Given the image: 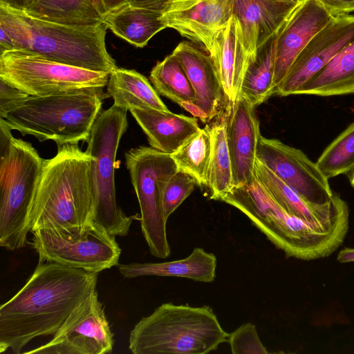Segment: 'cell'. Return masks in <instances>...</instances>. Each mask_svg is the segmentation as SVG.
<instances>
[{
	"instance_id": "cell-1",
	"label": "cell",
	"mask_w": 354,
	"mask_h": 354,
	"mask_svg": "<svg viewBox=\"0 0 354 354\" xmlns=\"http://www.w3.org/2000/svg\"><path fill=\"white\" fill-rule=\"evenodd\" d=\"M98 274L39 261L26 284L0 307V353H21L31 340L53 335L94 290Z\"/></svg>"
},
{
	"instance_id": "cell-2",
	"label": "cell",
	"mask_w": 354,
	"mask_h": 354,
	"mask_svg": "<svg viewBox=\"0 0 354 354\" xmlns=\"http://www.w3.org/2000/svg\"><path fill=\"white\" fill-rule=\"evenodd\" d=\"M91 162L78 143L57 145V154L44 160L28 215L29 232L46 228L69 239L82 235L93 222Z\"/></svg>"
},
{
	"instance_id": "cell-3",
	"label": "cell",
	"mask_w": 354,
	"mask_h": 354,
	"mask_svg": "<svg viewBox=\"0 0 354 354\" xmlns=\"http://www.w3.org/2000/svg\"><path fill=\"white\" fill-rule=\"evenodd\" d=\"M228 335L210 306L168 302L134 326L129 348L134 354H205Z\"/></svg>"
},
{
	"instance_id": "cell-4",
	"label": "cell",
	"mask_w": 354,
	"mask_h": 354,
	"mask_svg": "<svg viewBox=\"0 0 354 354\" xmlns=\"http://www.w3.org/2000/svg\"><path fill=\"white\" fill-rule=\"evenodd\" d=\"M104 94L71 93L17 100L0 118L11 129L57 145L86 142L100 113Z\"/></svg>"
},
{
	"instance_id": "cell-5",
	"label": "cell",
	"mask_w": 354,
	"mask_h": 354,
	"mask_svg": "<svg viewBox=\"0 0 354 354\" xmlns=\"http://www.w3.org/2000/svg\"><path fill=\"white\" fill-rule=\"evenodd\" d=\"M11 130L0 118V245L14 251L28 243L26 222L44 159Z\"/></svg>"
},
{
	"instance_id": "cell-6",
	"label": "cell",
	"mask_w": 354,
	"mask_h": 354,
	"mask_svg": "<svg viewBox=\"0 0 354 354\" xmlns=\"http://www.w3.org/2000/svg\"><path fill=\"white\" fill-rule=\"evenodd\" d=\"M127 113L113 104L100 113L86 141V151L91 158L93 222L115 237L126 236L133 220H140V216H127L116 202L115 162L120 139L128 127Z\"/></svg>"
},
{
	"instance_id": "cell-7",
	"label": "cell",
	"mask_w": 354,
	"mask_h": 354,
	"mask_svg": "<svg viewBox=\"0 0 354 354\" xmlns=\"http://www.w3.org/2000/svg\"><path fill=\"white\" fill-rule=\"evenodd\" d=\"M19 12V11H18ZM28 28L27 50L56 62L111 73L118 68L108 53L103 23L73 26L47 21L19 12Z\"/></svg>"
},
{
	"instance_id": "cell-8",
	"label": "cell",
	"mask_w": 354,
	"mask_h": 354,
	"mask_svg": "<svg viewBox=\"0 0 354 354\" xmlns=\"http://www.w3.org/2000/svg\"><path fill=\"white\" fill-rule=\"evenodd\" d=\"M109 75L51 61L29 51L0 53V79L29 95L80 92L104 94Z\"/></svg>"
},
{
	"instance_id": "cell-9",
	"label": "cell",
	"mask_w": 354,
	"mask_h": 354,
	"mask_svg": "<svg viewBox=\"0 0 354 354\" xmlns=\"http://www.w3.org/2000/svg\"><path fill=\"white\" fill-rule=\"evenodd\" d=\"M126 166L140 209V225L150 253L159 259L171 253L162 192L167 181L177 171L171 156L151 147L132 148L125 153Z\"/></svg>"
},
{
	"instance_id": "cell-10",
	"label": "cell",
	"mask_w": 354,
	"mask_h": 354,
	"mask_svg": "<svg viewBox=\"0 0 354 354\" xmlns=\"http://www.w3.org/2000/svg\"><path fill=\"white\" fill-rule=\"evenodd\" d=\"M31 233L30 243L37 252L39 261L97 273L118 265L121 249L115 236L93 222L77 238H66L46 228Z\"/></svg>"
},
{
	"instance_id": "cell-11",
	"label": "cell",
	"mask_w": 354,
	"mask_h": 354,
	"mask_svg": "<svg viewBox=\"0 0 354 354\" xmlns=\"http://www.w3.org/2000/svg\"><path fill=\"white\" fill-rule=\"evenodd\" d=\"M113 333L95 290L66 319L52 339L24 353L104 354L113 347Z\"/></svg>"
},
{
	"instance_id": "cell-12",
	"label": "cell",
	"mask_w": 354,
	"mask_h": 354,
	"mask_svg": "<svg viewBox=\"0 0 354 354\" xmlns=\"http://www.w3.org/2000/svg\"><path fill=\"white\" fill-rule=\"evenodd\" d=\"M257 158L308 203H330L334 192L328 179L301 150L261 136Z\"/></svg>"
},
{
	"instance_id": "cell-13",
	"label": "cell",
	"mask_w": 354,
	"mask_h": 354,
	"mask_svg": "<svg viewBox=\"0 0 354 354\" xmlns=\"http://www.w3.org/2000/svg\"><path fill=\"white\" fill-rule=\"evenodd\" d=\"M353 40L354 15L333 17L299 54L274 95H297L307 81Z\"/></svg>"
},
{
	"instance_id": "cell-14",
	"label": "cell",
	"mask_w": 354,
	"mask_h": 354,
	"mask_svg": "<svg viewBox=\"0 0 354 354\" xmlns=\"http://www.w3.org/2000/svg\"><path fill=\"white\" fill-rule=\"evenodd\" d=\"M233 0H176L162 14L167 28L210 52L218 33L232 17Z\"/></svg>"
},
{
	"instance_id": "cell-15",
	"label": "cell",
	"mask_w": 354,
	"mask_h": 354,
	"mask_svg": "<svg viewBox=\"0 0 354 354\" xmlns=\"http://www.w3.org/2000/svg\"><path fill=\"white\" fill-rule=\"evenodd\" d=\"M333 18V16L317 0H305L295 8L277 33L274 77L275 91L299 54Z\"/></svg>"
},
{
	"instance_id": "cell-16",
	"label": "cell",
	"mask_w": 354,
	"mask_h": 354,
	"mask_svg": "<svg viewBox=\"0 0 354 354\" xmlns=\"http://www.w3.org/2000/svg\"><path fill=\"white\" fill-rule=\"evenodd\" d=\"M227 119V142L230 155L233 187L251 182L255 177L259 121L254 106L239 94L230 104Z\"/></svg>"
},
{
	"instance_id": "cell-17",
	"label": "cell",
	"mask_w": 354,
	"mask_h": 354,
	"mask_svg": "<svg viewBox=\"0 0 354 354\" xmlns=\"http://www.w3.org/2000/svg\"><path fill=\"white\" fill-rule=\"evenodd\" d=\"M172 53L183 65L195 93L192 115L208 122L218 113L224 95L221 79L210 54L189 41H182Z\"/></svg>"
},
{
	"instance_id": "cell-18",
	"label": "cell",
	"mask_w": 354,
	"mask_h": 354,
	"mask_svg": "<svg viewBox=\"0 0 354 354\" xmlns=\"http://www.w3.org/2000/svg\"><path fill=\"white\" fill-rule=\"evenodd\" d=\"M298 5L277 0H233L237 33L250 57L279 30Z\"/></svg>"
},
{
	"instance_id": "cell-19",
	"label": "cell",
	"mask_w": 354,
	"mask_h": 354,
	"mask_svg": "<svg viewBox=\"0 0 354 354\" xmlns=\"http://www.w3.org/2000/svg\"><path fill=\"white\" fill-rule=\"evenodd\" d=\"M147 137L150 146L171 155L201 128L196 118L152 108L129 110Z\"/></svg>"
},
{
	"instance_id": "cell-20",
	"label": "cell",
	"mask_w": 354,
	"mask_h": 354,
	"mask_svg": "<svg viewBox=\"0 0 354 354\" xmlns=\"http://www.w3.org/2000/svg\"><path fill=\"white\" fill-rule=\"evenodd\" d=\"M225 97L232 104L240 93L250 55L239 39L233 17L215 37L210 52Z\"/></svg>"
},
{
	"instance_id": "cell-21",
	"label": "cell",
	"mask_w": 354,
	"mask_h": 354,
	"mask_svg": "<svg viewBox=\"0 0 354 354\" xmlns=\"http://www.w3.org/2000/svg\"><path fill=\"white\" fill-rule=\"evenodd\" d=\"M216 257L201 248H194L185 259L161 263L118 264L120 273L131 279L146 276L177 277L211 283L216 277Z\"/></svg>"
},
{
	"instance_id": "cell-22",
	"label": "cell",
	"mask_w": 354,
	"mask_h": 354,
	"mask_svg": "<svg viewBox=\"0 0 354 354\" xmlns=\"http://www.w3.org/2000/svg\"><path fill=\"white\" fill-rule=\"evenodd\" d=\"M255 176L261 184L289 214L310 222L320 223L333 216L346 203L337 194H333L330 203L313 205L302 198L271 170L256 160Z\"/></svg>"
},
{
	"instance_id": "cell-23",
	"label": "cell",
	"mask_w": 354,
	"mask_h": 354,
	"mask_svg": "<svg viewBox=\"0 0 354 354\" xmlns=\"http://www.w3.org/2000/svg\"><path fill=\"white\" fill-rule=\"evenodd\" d=\"M162 14L125 4L106 13L102 23L116 36L139 48L167 28Z\"/></svg>"
},
{
	"instance_id": "cell-24",
	"label": "cell",
	"mask_w": 354,
	"mask_h": 354,
	"mask_svg": "<svg viewBox=\"0 0 354 354\" xmlns=\"http://www.w3.org/2000/svg\"><path fill=\"white\" fill-rule=\"evenodd\" d=\"M106 91L113 105L126 111L133 108L169 111L149 80L134 70L116 68L109 75Z\"/></svg>"
},
{
	"instance_id": "cell-25",
	"label": "cell",
	"mask_w": 354,
	"mask_h": 354,
	"mask_svg": "<svg viewBox=\"0 0 354 354\" xmlns=\"http://www.w3.org/2000/svg\"><path fill=\"white\" fill-rule=\"evenodd\" d=\"M354 93V40L307 81L297 95L328 97Z\"/></svg>"
},
{
	"instance_id": "cell-26",
	"label": "cell",
	"mask_w": 354,
	"mask_h": 354,
	"mask_svg": "<svg viewBox=\"0 0 354 354\" xmlns=\"http://www.w3.org/2000/svg\"><path fill=\"white\" fill-rule=\"evenodd\" d=\"M277 33L260 46L249 57L240 93L254 107L275 93L274 82L275 45Z\"/></svg>"
},
{
	"instance_id": "cell-27",
	"label": "cell",
	"mask_w": 354,
	"mask_h": 354,
	"mask_svg": "<svg viewBox=\"0 0 354 354\" xmlns=\"http://www.w3.org/2000/svg\"><path fill=\"white\" fill-rule=\"evenodd\" d=\"M26 15L41 20L73 26L102 23L101 0H36Z\"/></svg>"
},
{
	"instance_id": "cell-28",
	"label": "cell",
	"mask_w": 354,
	"mask_h": 354,
	"mask_svg": "<svg viewBox=\"0 0 354 354\" xmlns=\"http://www.w3.org/2000/svg\"><path fill=\"white\" fill-rule=\"evenodd\" d=\"M149 79L158 94L192 114L196 102L195 93L183 65L173 53L153 66Z\"/></svg>"
},
{
	"instance_id": "cell-29",
	"label": "cell",
	"mask_w": 354,
	"mask_h": 354,
	"mask_svg": "<svg viewBox=\"0 0 354 354\" xmlns=\"http://www.w3.org/2000/svg\"><path fill=\"white\" fill-rule=\"evenodd\" d=\"M227 114L209 127L211 153L207 187L209 198L217 201L233 187L232 162L227 142Z\"/></svg>"
},
{
	"instance_id": "cell-30",
	"label": "cell",
	"mask_w": 354,
	"mask_h": 354,
	"mask_svg": "<svg viewBox=\"0 0 354 354\" xmlns=\"http://www.w3.org/2000/svg\"><path fill=\"white\" fill-rule=\"evenodd\" d=\"M210 153L211 136L207 126L171 156L178 170L192 177L198 186L207 187Z\"/></svg>"
},
{
	"instance_id": "cell-31",
	"label": "cell",
	"mask_w": 354,
	"mask_h": 354,
	"mask_svg": "<svg viewBox=\"0 0 354 354\" xmlns=\"http://www.w3.org/2000/svg\"><path fill=\"white\" fill-rule=\"evenodd\" d=\"M316 164L328 178L350 173L354 168V121L323 151Z\"/></svg>"
},
{
	"instance_id": "cell-32",
	"label": "cell",
	"mask_w": 354,
	"mask_h": 354,
	"mask_svg": "<svg viewBox=\"0 0 354 354\" xmlns=\"http://www.w3.org/2000/svg\"><path fill=\"white\" fill-rule=\"evenodd\" d=\"M28 33L21 14L0 4V53L26 50Z\"/></svg>"
},
{
	"instance_id": "cell-33",
	"label": "cell",
	"mask_w": 354,
	"mask_h": 354,
	"mask_svg": "<svg viewBox=\"0 0 354 354\" xmlns=\"http://www.w3.org/2000/svg\"><path fill=\"white\" fill-rule=\"evenodd\" d=\"M196 180L189 175L178 170L167 181L162 192V206L166 220L192 193Z\"/></svg>"
},
{
	"instance_id": "cell-34",
	"label": "cell",
	"mask_w": 354,
	"mask_h": 354,
	"mask_svg": "<svg viewBox=\"0 0 354 354\" xmlns=\"http://www.w3.org/2000/svg\"><path fill=\"white\" fill-rule=\"evenodd\" d=\"M229 343L233 354H268V351L258 335L254 324L248 322L229 333Z\"/></svg>"
},
{
	"instance_id": "cell-35",
	"label": "cell",
	"mask_w": 354,
	"mask_h": 354,
	"mask_svg": "<svg viewBox=\"0 0 354 354\" xmlns=\"http://www.w3.org/2000/svg\"><path fill=\"white\" fill-rule=\"evenodd\" d=\"M26 95L0 79V115L6 113L17 100Z\"/></svg>"
},
{
	"instance_id": "cell-36",
	"label": "cell",
	"mask_w": 354,
	"mask_h": 354,
	"mask_svg": "<svg viewBox=\"0 0 354 354\" xmlns=\"http://www.w3.org/2000/svg\"><path fill=\"white\" fill-rule=\"evenodd\" d=\"M333 17L354 11V0H317Z\"/></svg>"
},
{
	"instance_id": "cell-37",
	"label": "cell",
	"mask_w": 354,
	"mask_h": 354,
	"mask_svg": "<svg viewBox=\"0 0 354 354\" xmlns=\"http://www.w3.org/2000/svg\"><path fill=\"white\" fill-rule=\"evenodd\" d=\"M176 0H127V4L144 10L164 14Z\"/></svg>"
},
{
	"instance_id": "cell-38",
	"label": "cell",
	"mask_w": 354,
	"mask_h": 354,
	"mask_svg": "<svg viewBox=\"0 0 354 354\" xmlns=\"http://www.w3.org/2000/svg\"><path fill=\"white\" fill-rule=\"evenodd\" d=\"M36 0H0V4L19 12L27 11Z\"/></svg>"
},
{
	"instance_id": "cell-39",
	"label": "cell",
	"mask_w": 354,
	"mask_h": 354,
	"mask_svg": "<svg viewBox=\"0 0 354 354\" xmlns=\"http://www.w3.org/2000/svg\"><path fill=\"white\" fill-rule=\"evenodd\" d=\"M337 260L343 263L354 262V248H344L338 252Z\"/></svg>"
},
{
	"instance_id": "cell-40",
	"label": "cell",
	"mask_w": 354,
	"mask_h": 354,
	"mask_svg": "<svg viewBox=\"0 0 354 354\" xmlns=\"http://www.w3.org/2000/svg\"><path fill=\"white\" fill-rule=\"evenodd\" d=\"M105 14L127 4V0H101Z\"/></svg>"
},
{
	"instance_id": "cell-41",
	"label": "cell",
	"mask_w": 354,
	"mask_h": 354,
	"mask_svg": "<svg viewBox=\"0 0 354 354\" xmlns=\"http://www.w3.org/2000/svg\"><path fill=\"white\" fill-rule=\"evenodd\" d=\"M277 1L288 2V3H295V4H297L298 5V4L301 3V2H303L305 0H277Z\"/></svg>"
},
{
	"instance_id": "cell-42",
	"label": "cell",
	"mask_w": 354,
	"mask_h": 354,
	"mask_svg": "<svg viewBox=\"0 0 354 354\" xmlns=\"http://www.w3.org/2000/svg\"><path fill=\"white\" fill-rule=\"evenodd\" d=\"M350 183L353 187H354V168L350 172Z\"/></svg>"
}]
</instances>
